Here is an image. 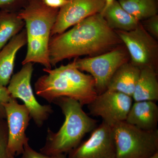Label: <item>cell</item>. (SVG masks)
<instances>
[{
    "instance_id": "18",
    "label": "cell",
    "mask_w": 158,
    "mask_h": 158,
    "mask_svg": "<svg viewBox=\"0 0 158 158\" xmlns=\"http://www.w3.org/2000/svg\"><path fill=\"white\" fill-rule=\"evenodd\" d=\"M25 26L18 16V11L0 10V51Z\"/></svg>"
},
{
    "instance_id": "13",
    "label": "cell",
    "mask_w": 158,
    "mask_h": 158,
    "mask_svg": "<svg viewBox=\"0 0 158 158\" xmlns=\"http://www.w3.org/2000/svg\"><path fill=\"white\" fill-rule=\"evenodd\" d=\"M27 44L25 28L15 36L0 51V84L9 85L14 70L18 52Z\"/></svg>"
},
{
    "instance_id": "26",
    "label": "cell",
    "mask_w": 158,
    "mask_h": 158,
    "mask_svg": "<svg viewBox=\"0 0 158 158\" xmlns=\"http://www.w3.org/2000/svg\"><path fill=\"white\" fill-rule=\"evenodd\" d=\"M104 1H105V3H106V6H105L104 8V9H105V8H107L108 6H110L116 0H104Z\"/></svg>"
},
{
    "instance_id": "9",
    "label": "cell",
    "mask_w": 158,
    "mask_h": 158,
    "mask_svg": "<svg viewBox=\"0 0 158 158\" xmlns=\"http://www.w3.org/2000/svg\"><path fill=\"white\" fill-rule=\"evenodd\" d=\"M131 97L124 94L107 90L88 105L90 114L101 117L103 122L112 127L125 121L133 104Z\"/></svg>"
},
{
    "instance_id": "25",
    "label": "cell",
    "mask_w": 158,
    "mask_h": 158,
    "mask_svg": "<svg viewBox=\"0 0 158 158\" xmlns=\"http://www.w3.org/2000/svg\"><path fill=\"white\" fill-rule=\"evenodd\" d=\"M48 7L55 9H60L67 3V0H42Z\"/></svg>"
},
{
    "instance_id": "11",
    "label": "cell",
    "mask_w": 158,
    "mask_h": 158,
    "mask_svg": "<svg viewBox=\"0 0 158 158\" xmlns=\"http://www.w3.org/2000/svg\"><path fill=\"white\" fill-rule=\"evenodd\" d=\"M68 154V158H116L112 128L102 122L88 140Z\"/></svg>"
},
{
    "instance_id": "23",
    "label": "cell",
    "mask_w": 158,
    "mask_h": 158,
    "mask_svg": "<svg viewBox=\"0 0 158 158\" xmlns=\"http://www.w3.org/2000/svg\"><path fill=\"white\" fill-rule=\"evenodd\" d=\"M141 23L145 30L156 39L158 38V15L143 21Z\"/></svg>"
},
{
    "instance_id": "3",
    "label": "cell",
    "mask_w": 158,
    "mask_h": 158,
    "mask_svg": "<svg viewBox=\"0 0 158 158\" xmlns=\"http://www.w3.org/2000/svg\"><path fill=\"white\" fill-rule=\"evenodd\" d=\"M59 9L47 6L42 0H29L18 11L19 17L24 22L27 36V50L22 65L38 63L45 69H52L49 44Z\"/></svg>"
},
{
    "instance_id": "1",
    "label": "cell",
    "mask_w": 158,
    "mask_h": 158,
    "mask_svg": "<svg viewBox=\"0 0 158 158\" xmlns=\"http://www.w3.org/2000/svg\"><path fill=\"white\" fill-rule=\"evenodd\" d=\"M116 32L110 29L101 13L83 20L62 34L51 37L49 57L52 66L66 59L83 56L93 57L122 44Z\"/></svg>"
},
{
    "instance_id": "12",
    "label": "cell",
    "mask_w": 158,
    "mask_h": 158,
    "mask_svg": "<svg viewBox=\"0 0 158 158\" xmlns=\"http://www.w3.org/2000/svg\"><path fill=\"white\" fill-rule=\"evenodd\" d=\"M105 6L104 0H67L59 9L51 37L62 34L89 16L101 13Z\"/></svg>"
},
{
    "instance_id": "2",
    "label": "cell",
    "mask_w": 158,
    "mask_h": 158,
    "mask_svg": "<svg viewBox=\"0 0 158 158\" xmlns=\"http://www.w3.org/2000/svg\"><path fill=\"white\" fill-rule=\"evenodd\" d=\"M47 74L40 77L34 85L35 93L48 102L56 99H73L84 106L93 101L98 95L94 79L78 69L74 61L55 69H43Z\"/></svg>"
},
{
    "instance_id": "27",
    "label": "cell",
    "mask_w": 158,
    "mask_h": 158,
    "mask_svg": "<svg viewBox=\"0 0 158 158\" xmlns=\"http://www.w3.org/2000/svg\"><path fill=\"white\" fill-rule=\"evenodd\" d=\"M147 158H158V152L154 154L153 155Z\"/></svg>"
},
{
    "instance_id": "6",
    "label": "cell",
    "mask_w": 158,
    "mask_h": 158,
    "mask_svg": "<svg viewBox=\"0 0 158 158\" xmlns=\"http://www.w3.org/2000/svg\"><path fill=\"white\" fill-rule=\"evenodd\" d=\"M77 68L89 73L94 79L98 94L107 90L108 84L116 70L130 61L127 49L123 44L112 50L93 57L74 60Z\"/></svg>"
},
{
    "instance_id": "7",
    "label": "cell",
    "mask_w": 158,
    "mask_h": 158,
    "mask_svg": "<svg viewBox=\"0 0 158 158\" xmlns=\"http://www.w3.org/2000/svg\"><path fill=\"white\" fill-rule=\"evenodd\" d=\"M115 31L127 49L132 64L140 69L149 68L158 72L157 41L141 22L131 31Z\"/></svg>"
},
{
    "instance_id": "22",
    "label": "cell",
    "mask_w": 158,
    "mask_h": 158,
    "mask_svg": "<svg viewBox=\"0 0 158 158\" xmlns=\"http://www.w3.org/2000/svg\"><path fill=\"white\" fill-rule=\"evenodd\" d=\"M29 0H0V10L18 12L22 9Z\"/></svg>"
},
{
    "instance_id": "19",
    "label": "cell",
    "mask_w": 158,
    "mask_h": 158,
    "mask_svg": "<svg viewBox=\"0 0 158 158\" xmlns=\"http://www.w3.org/2000/svg\"><path fill=\"white\" fill-rule=\"evenodd\" d=\"M158 0H119L123 8L141 22L157 15Z\"/></svg>"
},
{
    "instance_id": "16",
    "label": "cell",
    "mask_w": 158,
    "mask_h": 158,
    "mask_svg": "<svg viewBox=\"0 0 158 158\" xmlns=\"http://www.w3.org/2000/svg\"><path fill=\"white\" fill-rule=\"evenodd\" d=\"M101 13L108 27L114 31H131L141 22L125 11L118 1H114Z\"/></svg>"
},
{
    "instance_id": "4",
    "label": "cell",
    "mask_w": 158,
    "mask_h": 158,
    "mask_svg": "<svg viewBox=\"0 0 158 158\" xmlns=\"http://www.w3.org/2000/svg\"><path fill=\"white\" fill-rule=\"evenodd\" d=\"M52 103L60 108L65 121L57 132L48 129L45 144L40 152L49 156L69 153L78 146L86 134L96 127L98 122L88 116L83 106L73 99L59 98Z\"/></svg>"
},
{
    "instance_id": "20",
    "label": "cell",
    "mask_w": 158,
    "mask_h": 158,
    "mask_svg": "<svg viewBox=\"0 0 158 158\" xmlns=\"http://www.w3.org/2000/svg\"><path fill=\"white\" fill-rule=\"evenodd\" d=\"M8 127L6 119L0 118V158H16L9 152L8 146Z\"/></svg>"
},
{
    "instance_id": "10",
    "label": "cell",
    "mask_w": 158,
    "mask_h": 158,
    "mask_svg": "<svg viewBox=\"0 0 158 158\" xmlns=\"http://www.w3.org/2000/svg\"><path fill=\"white\" fill-rule=\"evenodd\" d=\"M4 107L8 127V148L14 156L22 155L25 145L29 143L26 131L31 118L30 112L24 104H19L13 98Z\"/></svg>"
},
{
    "instance_id": "21",
    "label": "cell",
    "mask_w": 158,
    "mask_h": 158,
    "mask_svg": "<svg viewBox=\"0 0 158 158\" xmlns=\"http://www.w3.org/2000/svg\"><path fill=\"white\" fill-rule=\"evenodd\" d=\"M21 158H68L65 154L46 155L40 152L36 151L30 146L29 143L25 145L23 152Z\"/></svg>"
},
{
    "instance_id": "8",
    "label": "cell",
    "mask_w": 158,
    "mask_h": 158,
    "mask_svg": "<svg viewBox=\"0 0 158 158\" xmlns=\"http://www.w3.org/2000/svg\"><path fill=\"white\" fill-rule=\"evenodd\" d=\"M33 64L29 62L23 65L21 69L11 77L7 88L11 97L23 102L31 118L38 127H41L53 111L50 105H40L34 96L31 85Z\"/></svg>"
},
{
    "instance_id": "17",
    "label": "cell",
    "mask_w": 158,
    "mask_h": 158,
    "mask_svg": "<svg viewBox=\"0 0 158 158\" xmlns=\"http://www.w3.org/2000/svg\"><path fill=\"white\" fill-rule=\"evenodd\" d=\"M132 98L135 102L158 100L157 72L149 68L141 69Z\"/></svg>"
},
{
    "instance_id": "5",
    "label": "cell",
    "mask_w": 158,
    "mask_h": 158,
    "mask_svg": "<svg viewBox=\"0 0 158 158\" xmlns=\"http://www.w3.org/2000/svg\"><path fill=\"white\" fill-rule=\"evenodd\" d=\"M116 158H147L158 152V130L145 131L126 121L113 127Z\"/></svg>"
},
{
    "instance_id": "24",
    "label": "cell",
    "mask_w": 158,
    "mask_h": 158,
    "mask_svg": "<svg viewBox=\"0 0 158 158\" xmlns=\"http://www.w3.org/2000/svg\"><path fill=\"white\" fill-rule=\"evenodd\" d=\"M11 98L12 97L7 87L0 84V118L6 119V110L4 104L8 102Z\"/></svg>"
},
{
    "instance_id": "15",
    "label": "cell",
    "mask_w": 158,
    "mask_h": 158,
    "mask_svg": "<svg viewBox=\"0 0 158 158\" xmlns=\"http://www.w3.org/2000/svg\"><path fill=\"white\" fill-rule=\"evenodd\" d=\"M141 69L130 61L123 64L111 78L107 90L117 91L132 97Z\"/></svg>"
},
{
    "instance_id": "14",
    "label": "cell",
    "mask_w": 158,
    "mask_h": 158,
    "mask_svg": "<svg viewBox=\"0 0 158 158\" xmlns=\"http://www.w3.org/2000/svg\"><path fill=\"white\" fill-rule=\"evenodd\" d=\"M125 121L145 131L156 129L158 122L157 105L153 101L135 102L132 105Z\"/></svg>"
}]
</instances>
